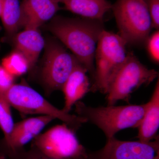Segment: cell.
Instances as JSON below:
<instances>
[{
	"mask_svg": "<svg viewBox=\"0 0 159 159\" xmlns=\"http://www.w3.org/2000/svg\"><path fill=\"white\" fill-rule=\"evenodd\" d=\"M151 20L152 28H159V0H145Z\"/></svg>",
	"mask_w": 159,
	"mask_h": 159,
	"instance_id": "21",
	"label": "cell"
},
{
	"mask_svg": "<svg viewBox=\"0 0 159 159\" xmlns=\"http://www.w3.org/2000/svg\"><path fill=\"white\" fill-rule=\"evenodd\" d=\"M76 133L66 124L57 125L32 140L31 147L54 158L87 157L89 152L80 144Z\"/></svg>",
	"mask_w": 159,
	"mask_h": 159,
	"instance_id": "8",
	"label": "cell"
},
{
	"mask_svg": "<svg viewBox=\"0 0 159 159\" xmlns=\"http://www.w3.org/2000/svg\"><path fill=\"white\" fill-rule=\"evenodd\" d=\"M112 9L120 36L127 44L146 43L152 29L145 0H117Z\"/></svg>",
	"mask_w": 159,
	"mask_h": 159,
	"instance_id": "5",
	"label": "cell"
},
{
	"mask_svg": "<svg viewBox=\"0 0 159 159\" xmlns=\"http://www.w3.org/2000/svg\"><path fill=\"white\" fill-rule=\"evenodd\" d=\"M2 94L11 106L20 113L50 116L62 121L75 133L87 122L82 117L57 108L25 81L14 84Z\"/></svg>",
	"mask_w": 159,
	"mask_h": 159,
	"instance_id": "4",
	"label": "cell"
},
{
	"mask_svg": "<svg viewBox=\"0 0 159 159\" xmlns=\"http://www.w3.org/2000/svg\"><path fill=\"white\" fill-rule=\"evenodd\" d=\"M54 119L50 116H41L15 123L8 139H0V159H8L12 154L24 148Z\"/></svg>",
	"mask_w": 159,
	"mask_h": 159,
	"instance_id": "10",
	"label": "cell"
},
{
	"mask_svg": "<svg viewBox=\"0 0 159 159\" xmlns=\"http://www.w3.org/2000/svg\"><path fill=\"white\" fill-rule=\"evenodd\" d=\"M91 159H159V140L124 141L115 137L107 139L103 148L89 153Z\"/></svg>",
	"mask_w": 159,
	"mask_h": 159,
	"instance_id": "9",
	"label": "cell"
},
{
	"mask_svg": "<svg viewBox=\"0 0 159 159\" xmlns=\"http://www.w3.org/2000/svg\"><path fill=\"white\" fill-rule=\"evenodd\" d=\"M8 159H91L89 156L70 158H54L48 156L37 148L31 147L29 150H26L25 148L12 154Z\"/></svg>",
	"mask_w": 159,
	"mask_h": 159,
	"instance_id": "19",
	"label": "cell"
},
{
	"mask_svg": "<svg viewBox=\"0 0 159 159\" xmlns=\"http://www.w3.org/2000/svg\"><path fill=\"white\" fill-rule=\"evenodd\" d=\"M48 29L72 51L94 80L95 52L100 34L105 30L102 20L56 16Z\"/></svg>",
	"mask_w": 159,
	"mask_h": 159,
	"instance_id": "1",
	"label": "cell"
},
{
	"mask_svg": "<svg viewBox=\"0 0 159 159\" xmlns=\"http://www.w3.org/2000/svg\"><path fill=\"white\" fill-rule=\"evenodd\" d=\"M158 76V72L146 67L132 53H127L107 93V106L114 105L119 100L128 101L133 92L141 86L148 85Z\"/></svg>",
	"mask_w": 159,
	"mask_h": 159,
	"instance_id": "7",
	"label": "cell"
},
{
	"mask_svg": "<svg viewBox=\"0 0 159 159\" xmlns=\"http://www.w3.org/2000/svg\"><path fill=\"white\" fill-rule=\"evenodd\" d=\"M75 106L77 116L96 125L109 139L122 129L138 128L147 104L92 107L79 101Z\"/></svg>",
	"mask_w": 159,
	"mask_h": 159,
	"instance_id": "2",
	"label": "cell"
},
{
	"mask_svg": "<svg viewBox=\"0 0 159 159\" xmlns=\"http://www.w3.org/2000/svg\"><path fill=\"white\" fill-rule=\"evenodd\" d=\"M0 17L7 35L14 37L23 26L21 7L19 0H5Z\"/></svg>",
	"mask_w": 159,
	"mask_h": 159,
	"instance_id": "16",
	"label": "cell"
},
{
	"mask_svg": "<svg viewBox=\"0 0 159 159\" xmlns=\"http://www.w3.org/2000/svg\"><path fill=\"white\" fill-rule=\"evenodd\" d=\"M15 77L0 66V94H2L14 84Z\"/></svg>",
	"mask_w": 159,
	"mask_h": 159,
	"instance_id": "22",
	"label": "cell"
},
{
	"mask_svg": "<svg viewBox=\"0 0 159 159\" xmlns=\"http://www.w3.org/2000/svg\"><path fill=\"white\" fill-rule=\"evenodd\" d=\"M11 105L2 94H0V128L6 140L11 134L14 124L11 110Z\"/></svg>",
	"mask_w": 159,
	"mask_h": 159,
	"instance_id": "18",
	"label": "cell"
},
{
	"mask_svg": "<svg viewBox=\"0 0 159 159\" xmlns=\"http://www.w3.org/2000/svg\"><path fill=\"white\" fill-rule=\"evenodd\" d=\"M45 56L41 67L34 75H37L46 96H50L55 91L61 90L72 71L81 63L74 54L55 41L46 45Z\"/></svg>",
	"mask_w": 159,
	"mask_h": 159,
	"instance_id": "6",
	"label": "cell"
},
{
	"mask_svg": "<svg viewBox=\"0 0 159 159\" xmlns=\"http://www.w3.org/2000/svg\"><path fill=\"white\" fill-rule=\"evenodd\" d=\"M87 69L82 64L78 65L65 83L61 91L64 95L65 104L63 110L70 112L72 107L85 96L90 89Z\"/></svg>",
	"mask_w": 159,
	"mask_h": 159,
	"instance_id": "12",
	"label": "cell"
},
{
	"mask_svg": "<svg viewBox=\"0 0 159 159\" xmlns=\"http://www.w3.org/2000/svg\"><path fill=\"white\" fill-rule=\"evenodd\" d=\"M146 109L139 125V141L149 142L156 139L159 127V81L158 80L151 99L146 103Z\"/></svg>",
	"mask_w": 159,
	"mask_h": 159,
	"instance_id": "14",
	"label": "cell"
},
{
	"mask_svg": "<svg viewBox=\"0 0 159 159\" xmlns=\"http://www.w3.org/2000/svg\"><path fill=\"white\" fill-rule=\"evenodd\" d=\"M16 50L28 60L31 72L35 68L41 52L45 45L43 38L38 29H26L14 36Z\"/></svg>",
	"mask_w": 159,
	"mask_h": 159,
	"instance_id": "13",
	"label": "cell"
},
{
	"mask_svg": "<svg viewBox=\"0 0 159 159\" xmlns=\"http://www.w3.org/2000/svg\"><path fill=\"white\" fill-rule=\"evenodd\" d=\"M53 1H55V2H57L59 3V0H53Z\"/></svg>",
	"mask_w": 159,
	"mask_h": 159,
	"instance_id": "24",
	"label": "cell"
},
{
	"mask_svg": "<svg viewBox=\"0 0 159 159\" xmlns=\"http://www.w3.org/2000/svg\"><path fill=\"white\" fill-rule=\"evenodd\" d=\"M21 7L25 29H38L52 19L60 9L59 3L53 0H23Z\"/></svg>",
	"mask_w": 159,
	"mask_h": 159,
	"instance_id": "11",
	"label": "cell"
},
{
	"mask_svg": "<svg viewBox=\"0 0 159 159\" xmlns=\"http://www.w3.org/2000/svg\"><path fill=\"white\" fill-rule=\"evenodd\" d=\"M4 1L5 0H0V15H1V12H2V9Z\"/></svg>",
	"mask_w": 159,
	"mask_h": 159,
	"instance_id": "23",
	"label": "cell"
},
{
	"mask_svg": "<svg viewBox=\"0 0 159 159\" xmlns=\"http://www.w3.org/2000/svg\"><path fill=\"white\" fill-rule=\"evenodd\" d=\"M127 43L118 34L103 30L95 52V75L89 91L107 94L114 77L125 62Z\"/></svg>",
	"mask_w": 159,
	"mask_h": 159,
	"instance_id": "3",
	"label": "cell"
},
{
	"mask_svg": "<svg viewBox=\"0 0 159 159\" xmlns=\"http://www.w3.org/2000/svg\"><path fill=\"white\" fill-rule=\"evenodd\" d=\"M2 66L15 77L24 75L30 70L28 60L16 50L3 58Z\"/></svg>",
	"mask_w": 159,
	"mask_h": 159,
	"instance_id": "17",
	"label": "cell"
},
{
	"mask_svg": "<svg viewBox=\"0 0 159 159\" xmlns=\"http://www.w3.org/2000/svg\"><path fill=\"white\" fill-rule=\"evenodd\" d=\"M151 57L155 61H159V32L158 30L149 36L146 42Z\"/></svg>",
	"mask_w": 159,
	"mask_h": 159,
	"instance_id": "20",
	"label": "cell"
},
{
	"mask_svg": "<svg viewBox=\"0 0 159 159\" xmlns=\"http://www.w3.org/2000/svg\"><path fill=\"white\" fill-rule=\"evenodd\" d=\"M69 11L85 18L102 20L112 5L107 0H59Z\"/></svg>",
	"mask_w": 159,
	"mask_h": 159,
	"instance_id": "15",
	"label": "cell"
}]
</instances>
